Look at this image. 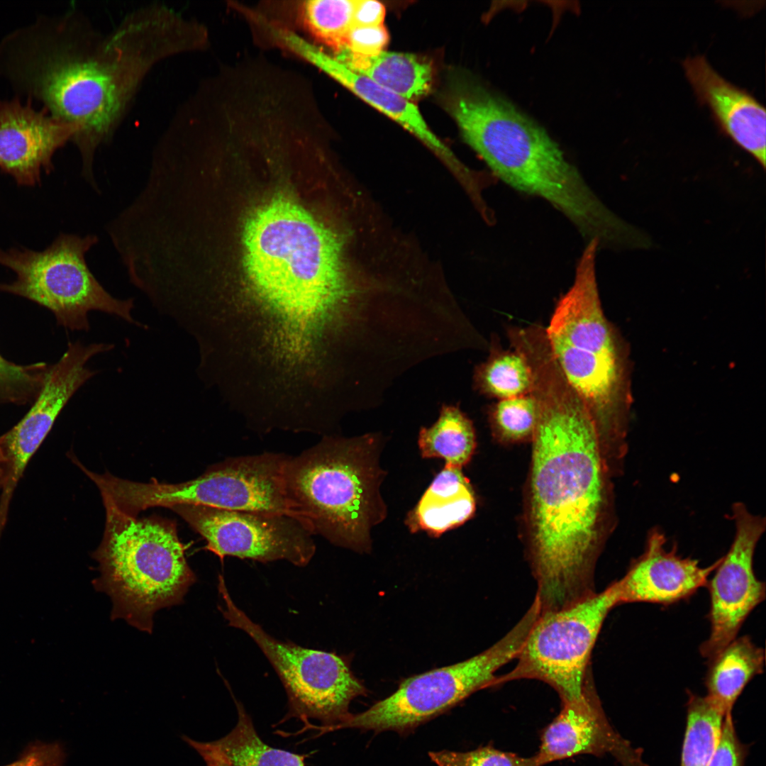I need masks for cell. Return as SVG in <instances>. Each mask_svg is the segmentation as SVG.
I'll use <instances>...</instances> for the list:
<instances>
[{
  "label": "cell",
  "instance_id": "9c48e42d",
  "mask_svg": "<svg viewBox=\"0 0 766 766\" xmlns=\"http://www.w3.org/2000/svg\"><path fill=\"white\" fill-rule=\"evenodd\" d=\"M536 619L531 609L499 641L462 662L411 677L366 711L351 714L330 731L359 728L406 733L448 711L472 694L494 687L497 670L518 656Z\"/></svg>",
  "mask_w": 766,
  "mask_h": 766
},
{
  "label": "cell",
  "instance_id": "4dcf8cb0",
  "mask_svg": "<svg viewBox=\"0 0 766 766\" xmlns=\"http://www.w3.org/2000/svg\"><path fill=\"white\" fill-rule=\"evenodd\" d=\"M437 766H540L535 755L526 757L487 745L467 752L428 753Z\"/></svg>",
  "mask_w": 766,
  "mask_h": 766
},
{
  "label": "cell",
  "instance_id": "603a6c76",
  "mask_svg": "<svg viewBox=\"0 0 766 766\" xmlns=\"http://www.w3.org/2000/svg\"><path fill=\"white\" fill-rule=\"evenodd\" d=\"M351 70L410 101L426 94L432 83L429 63L409 53L383 51L364 56L340 50L335 57Z\"/></svg>",
  "mask_w": 766,
  "mask_h": 766
},
{
  "label": "cell",
  "instance_id": "cb8c5ba5",
  "mask_svg": "<svg viewBox=\"0 0 766 766\" xmlns=\"http://www.w3.org/2000/svg\"><path fill=\"white\" fill-rule=\"evenodd\" d=\"M238 720L225 736L209 744L232 766H305V755L275 748L258 736L243 705L233 698Z\"/></svg>",
  "mask_w": 766,
  "mask_h": 766
},
{
  "label": "cell",
  "instance_id": "2e32d148",
  "mask_svg": "<svg viewBox=\"0 0 766 766\" xmlns=\"http://www.w3.org/2000/svg\"><path fill=\"white\" fill-rule=\"evenodd\" d=\"M611 755L621 766H648L640 748L609 723L596 693L592 672L582 696L562 703L557 716L543 731L535 754L540 766L579 755Z\"/></svg>",
  "mask_w": 766,
  "mask_h": 766
},
{
  "label": "cell",
  "instance_id": "5bb4252c",
  "mask_svg": "<svg viewBox=\"0 0 766 766\" xmlns=\"http://www.w3.org/2000/svg\"><path fill=\"white\" fill-rule=\"evenodd\" d=\"M109 350L110 345L105 343L69 342L61 357L49 365L43 388L30 410L0 436L6 461V477L0 496V531L4 529L14 489L30 459L70 399L97 373L87 366V362Z\"/></svg>",
  "mask_w": 766,
  "mask_h": 766
},
{
  "label": "cell",
  "instance_id": "e0dca14e",
  "mask_svg": "<svg viewBox=\"0 0 766 766\" xmlns=\"http://www.w3.org/2000/svg\"><path fill=\"white\" fill-rule=\"evenodd\" d=\"M77 131L28 101L0 99V170L19 185L40 184L42 173L52 170L55 152L72 141Z\"/></svg>",
  "mask_w": 766,
  "mask_h": 766
},
{
  "label": "cell",
  "instance_id": "3957f363",
  "mask_svg": "<svg viewBox=\"0 0 766 766\" xmlns=\"http://www.w3.org/2000/svg\"><path fill=\"white\" fill-rule=\"evenodd\" d=\"M448 106L466 142L493 174L511 188L543 199L585 239L601 234L613 213L548 133L511 103L463 77Z\"/></svg>",
  "mask_w": 766,
  "mask_h": 766
},
{
  "label": "cell",
  "instance_id": "9a60e30c",
  "mask_svg": "<svg viewBox=\"0 0 766 766\" xmlns=\"http://www.w3.org/2000/svg\"><path fill=\"white\" fill-rule=\"evenodd\" d=\"M733 518L736 533L732 544L706 585L710 633L699 652L707 661L737 638L749 614L766 595L765 584L757 578L753 568L755 548L765 530V518L736 503Z\"/></svg>",
  "mask_w": 766,
  "mask_h": 766
},
{
  "label": "cell",
  "instance_id": "4316f807",
  "mask_svg": "<svg viewBox=\"0 0 766 766\" xmlns=\"http://www.w3.org/2000/svg\"><path fill=\"white\" fill-rule=\"evenodd\" d=\"M725 715L706 696L689 694L681 766H708Z\"/></svg>",
  "mask_w": 766,
  "mask_h": 766
},
{
  "label": "cell",
  "instance_id": "f546056e",
  "mask_svg": "<svg viewBox=\"0 0 766 766\" xmlns=\"http://www.w3.org/2000/svg\"><path fill=\"white\" fill-rule=\"evenodd\" d=\"M49 365H18L0 355V406L33 404L40 392Z\"/></svg>",
  "mask_w": 766,
  "mask_h": 766
},
{
  "label": "cell",
  "instance_id": "836d02e7",
  "mask_svg": "<svg viewBox=\"0 0 766 766\" xmlns=\"http://www.w3.org/2000/svg\"><path fill=\"white\" fill-rule=\"evenodd\" d=\"M65 753L57 743L30 745L18 759L6 766H64Z\"/></svg>",
  "mask_w": 766,
  "mask_h": 766
},
{
  "label": "cell",
  "instance_id": "d4e9b609",
  "mask_svg": "<svg viewBox=\"0 0 766 766\" xmlns=\"http://www.w3.org/2000/svg\"><path fill=\"white\" fill-rule=\"evenodd\" d=\"M418 443L423 457L442 458L445 465L462 468L476 447L474 428L458 406L444 404L437 421L421 428Z\"/></svg>",
  "mask_w": 766,
  "mask_h": 766
},
{
  "label": "cell",
  "instance_id": "8992f818",
  "mask_svg": "<svg viewBox=\"0 0 766 766\" xmlns=\"http://www.w3.org/2000/svg\"><path fill=\"white\" fill-rule=\"evenodd\" d=\"M379 443L370 435L326 436L296 456L285 470L293 511L313 533L360 553L370 549V530L386 516L379 487Z\"/></svg>",
  "mask_w": 766,
  "mask_h": 766
},
{
  "label": "cell",
  "instance_id": "ba28073f",
  "mask_svg": "<svg viewBox=\"0 0 766 766\" xmlns=\"http://www.w3.org/2000/svg\"><path fill=\"white\" fill-rule=\"evenodd\" d=\"M98 240L95 235L62 233L41 251L0 248V265L15 274L11 282L0 283V291L48 309L57 325L71 331H88L91 311L144 327L132 315L133 299L113 296L90 271L86 253Z\"/></svg>",
  "mask_w": 766,
  "mask_h": 766
},
{
  "label": "cell",
  "instance_id": "8d00e7d4",
  "mask_svg": "<svg viewBox=\"0 0 766 766\" xmlns=\"http://www.w3.org/2000/svg\"><path fill=\"white\" fill-rule=\"evenodd\" d=\"M6 477V461L1 446L0 437V489H2Z\"/></svg>",
  "mask_w": 766,
  "mask_h": 766
},
{
  "label": "cell",
  "instance_id": "d590c367",
  "mask_svg": "<svg viewBox=\"0 0 766 766\" xmlns=\"http://www.w3.org/2000/svg\"><path fill=\"white\" fill-rule=\"evenodd\" d=\"M183 739L199 753L205 761L206 766H232L208 742L196 741L187 736Z\"/></svg>",
  "mask_w": 766,
  "mask_h": 766
},
{
  "label": "cell",
  "instance_id": "30bf717a",
  "mask_svg": "<svg viewBox=\"0 0 766 766\" xmlns=\"http://www.w3.org/2000/svg\"><path fill=\"white\" fill-rule=\"evenodd\" d=\"M218 580V609L228 626L252 639L274 667L287 694V718L320 721L316 728L321 733L345 721L352 700L367 692L346 660L270 635L235 604L221 574Z\"/></svg>",
  "mask_w": 766,
  "mask_h": 766
},
{
  "label": "cell",
  "instance_id": "ffe728a7",
  "mask_svg": "<svg viewBox=\"0 0 766 766\" xmlns=\"http://www.w3.org/2000/svg\"><path fill=\"white\" fill-rule=\"evenodd\" d=\"M292 50L416 136L448 165L461 184L470 180L472 171L461 163L431 131L418 108L410 101L351 70L304 38L296 39Z\"/></svg>",
  "mask_w": 766,
  "mask_h": 766
},
{
  "label": "cell",
  "instance_id": "277c9868",
  "mask_svg": "<svg viewBox=\"0 0 766 766\" xmlns=\"http://www.w3.org/2000/svg\"><path fill=\"white\" fill-rule=\"evenodd\" d=\"M244 267L256 294L289 312H316L353 292L344 240L294 200L277 196L244 227Z\"/></svg>",
  "mask_w": 766,
  "mask_h": 766
},
{
  "label": "cell",
  "instance_id": "6da1fadb",
  "mask_svg": "<svg viewBox=\"0 0 766 766\" xmlns=\"http://www.w3.org/2000/svg\"><path fill=\"white\" fill-rule=\"evenodd\" d=\"M205 41L202 28L165 6L133 11L107 33L72 12L7 35L0 44V74L77 128L72 141L91 183L96 150L113 135L148 72Z\"/></svg>",
  "mask_w": 766,
  "mask_h": 766
},
{
  "label": "cell",
  "instance_id": "1f68e13d",
  "mask_svg": "<svg viewBox=\"0 0 766 766\" xmlns=\"http://www.w3.org/2000/svg\"><path fill=\"white\" fill-rule=\"evenodd\" d=\"M389 41V34L383 25L352 26L346 33L340 50L355 55L374 56L384 51Z\"/></svg>",
  "mask_w": 766,
  "mask_h": 766
},
{
  "label": "cell",
  "instance_id": "7402d4cb",
  "mask_svg": "<svg viewBox=\"0 0 766 766\" xmlns=\"http://www.w3.org/2000/svg\"><path fill=\"white\" fill-rule=\"evenodd\" d=\"M765 650L748 635L736 638L708 660L705 696L725 716L746 687L763 672Z\"/></svg>",
  "mask_w": 766,
  "mask_h": 766
},
{
  "label": "cell",
  "instance_id": "4fadbf2b",
  "mask_svg": "<svg viewBox=\"0 0 766 766\" xmlns=\"http://www.w3.org/2000/svg\"><path fill=\"white\" fill-rule=\"evenodd\" d=\"M170 509L206 540L204 549L221 560L225 557L260 562L286 560L305 567L316 553L314 534L294 514L188 504Z\"/></svg>",
  "mask_w": 766,
  "mask_h": 766
},
{
  "label": "cell",
  "instance_id": "7a4b0ae2",
  "mask_svg": "<svg viewBox=\"0 0 766 766\" xmlns=\"http://www.w3.org/2000/svg\"><path fill=\"white\" fill-rule=\"evenodd\" d=\"M530 560L540 612L596 592L594 573L610 514V472L592 418L565 380L538 383L533 393Z\"/></svg>",
  "mask_w": 766,
  "mask_h": 766
},
{
  "label": "cell",
  "instance_id": "83f0119b",
  "mask_svg": "<svg viewBox=\"0 0 766 766\" xmlns=\"http://www.w3.org/2000/svg\"><path fill=\"white\" fill-rule=\"evenodd\" d=\"M356 0H311L303 6L304 22L318 39L338 52L353 26Z\"/></svg>",
  "mask_w": 766,
  "mask_h": 766
},
{
  "label": "cell",
  "instance_id": "44dd1931",
  "mask_svg": "<svg viewBox=\"0 0 766 766\" xmlns=\"http://www.w3.org/2000/svg\"><path fill=\"white\" fill-rule=\"evenodd\" d=\"M475 509L473 489L461 468L445 465L409 514L406 523L411 532L438 536L470 519Z\"/></svg>",
  "mask_w": 766,
  "mask_h": 766
},
{
  "label": "cell",
  "instance_id": "d6986e66",
  "mask_svg": "<svg viewBox=\"0 0 766 766\" xmlns=\"http://www.w3.org/2000/svg\"><path fill=\"white\" fill-rule=\"evenodd\" d=\"M682 65L699 104L710 109L719 131L765 169V107L746 89L718 74L705 56L687 57Z\"/></svg>",
  "mask_w": 766,
  "mask_h": 766
},
{
  "label": "cell",
  "instance_id": "ac0fdd59",
  "mask_svg": "<svg viewBox=\"0 0 766 766\" xmlns=\"http://www.w3.org/2000/svg\"><path fill=\"white\" fill-rule=\"evenodd\" d=\"M721 558L707 567L666 547L665 534L653 529L643 553L630 565L625 575L613 582L618 605L651 603L670 605L692 596L706 587Z\"/></svg>",
  "mask_w": 766,
  "mask_h": 766
},
{
  "label": "cell",
  "instance_id": "484cf974",
  "mask_svg": "<svg viewBox=\"0 0 766 766\" xmlns=\"http://www.w3.org/2000/svg\"><path fill=\"white\" fill-rule=\"evenodd\" d=\"M532 383V372L526 357L514 349L503 350L494 341L487 360L474 370L477 390L499 400L530 394Z\"/></svg>",
  "mask_w": 766,
  "mask_h": 766
},
{
  "label": "cell",
  "instance_id": "d6a6232c",
  "mask_svg": "<svg viewBox=\"0 0 766 766\" xmlns=\"http://www.w3.org/2000/svg\"><path fill=\"white\" fill-rule=\"evenodd\" d=\"M746 749L738 738L732 714L725 716L720 736L708 766H744Z\"/></svg>",
  "mask_w": 766,
  "mask_h": 766
},
{
  "label": "cell",
  "instance_id": "f1b7e54d",
  "mask_svg": "<svg viewBox=\"0 0 766 766\" xmlns=\"http://www.w3.org/2000/svg\"><path fill=\"white\" fill-rule=\"evenodd\" d=\"M538 416L537 403L531 393L499 400L489 411L494 434L506 442L532 440Z\"/></svg>",
  "mask_w": 766,
  "mask_h": 766
},
{
  "label": "cell",
  "instance_id": "e575fe53",
  "mask_svg": "<svg viewBox=\"0 0 766 766\" xmlns=\"http://www.w3.org/2000/svg\"><path fill=\"white\" fill-rule=\"evenodd\" d=\"M384 5L372 0H356L352 26L366 27L383 25Z\"/></svg>",
  "mask_w": 766,
  "mask_h": 766
},
{
  "label": "cell",
  "instance_id": "52a82bcc",
  "mask_svg": "<svg viewBox=\"0 0 766 766\" xmlns=\"http://www.w3.org/2000/svg\"><path fill=\"white\" fill-rule=\"evenodd\" d=\"M103 502L105 530L92 555L100 574L93 585L111 597L112 620L123 618L151 633L155 613L181 604L196 577L174 523L157 516L138 518Z\"/></svg>",
  "mask_w": 766,
  "mask_h": 766
},
{
  "label": "cell",
  "instance_id": "8fae6325",
  "mask_svg": "<svg viewBox=\"0 0 766 766\" xmlns=\"http://www.w3.org/2000/svg\"><path fill=\"white\" fill-rule=\"evenodd\" d=\"M618 605L613 582L567 607L540 612L508 673L494 687L519 679L542 681L562 703L579 699L591 672L590 659L603 623Z\"/></svg>",
  "mask_w": 766,
  "mask_h": 766
},
{
  "label": "cell",
  "instance_id": "7c38bea8",
  "mask_svg": "<svg viewBox=\"0 0 766 766\" xmlns=\"http://www.w3.org/2000/svg\"><path fill=\"white\" fill-rule=\"evenodd\" d=\"M288 458L276 453L230 457L187 482L167 484L154 479L145 488V499L150 507L188 504L296 515L286 489Z\"/></svg>",
  "mask_w": 766,
  "mask_h": 766
},
{
  "label": "cell",
  "instance_id": "5b68a950",
  "mask_svg": "<svg viewBox=\"0 0 766 766\" xmlns=\"http://www.w3.org/2000/svg\"><path fill=\"white\" fill-rule=\"evenodd\" d=\"M599 248L597 240L587 242L545 331L559 367L589 411L606 462L618 466L627 450L629 392L623 347L599 298Z\"/></svg>",
  "mask_w": 766,
  "mask_h": 766
}]
</instances>
